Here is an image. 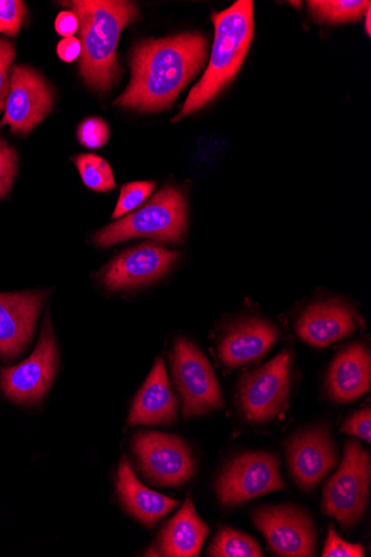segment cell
<instances>
[{
  "label": "cell",
  "instance_id": "obj_12",
  "mask_svg": "<svg viewBox=\"0 0 371 557\" xmlns=\"http://www.w3.org/2000/svg\"><path fill=\"white\" fill-rule=\"evenodd\" d=\"M252 521L275 554L288 557L314 555L316 532L312 521L295 506H264L253 511Z\"/></svg>",
  "mask_w": 371,
  "mask_h": 557
},
{
  "label": "cell",
  "instance_id": "obj_19",
  "mask_svg": "<svg viewBox=\"0 0 371 557\" xmlns=\"http://www.w3.org/2000/svg\"><path fill=\"white\" fill-rule=\"evenodd\" d=\"M371 384V360L369 350L354 344L343 350L333 362L329 373L330 396L339 403H349L362 397Z\"/></svg>",
  "mask_w": 371,
  "mask_h": 557
},
{
  "label": "cell",
  "instance_id": "obj_26",
  "mask_svg": "<svg viewBox=\"0 0 371 557\" xmlns=\"http://www.w3.org/2000/svg\"><path fill=\"white\" fill-rule=\"evenodd\" d=\"M18 172L16 148L0 138V200L11 191Z\"/></svg>",
  "mask_w": 371,
  "mask_h": 557
},
{
  "label": "cell",
  "instance_id": "obj_14",
  "mask_svg": "<svg viewBox=\"0 0 371 557\" xmlns=\"http://www.w3.org/2000/svg\"><path fill=\"white\" fill-rule=\"evenodd\" d=\"M46 293L0 294V359L13 362L29 345Z\"/></svg>",
  "mask_w": 371,
  "mask_h": 557
},
{
  "label": "cell",
  "instance_id": "obj_31",
  "mask_svg": "<svg viewBox=\"0 0 371 557\" xmlns=\"http://www.w3.org/2000/svg\"><path fill=\"white\" fill-rule=\"evenodd\" d=\"M370 408L361 410L350 417L342 428V432L354 435L366 442L370 443L371 441V413Z\"/></svg>",
  "mask_w": 371,
  "mask_h": 557
},
{
  "label": "cell",
  "instance_id": "obj_7",
  "mask_svg": "<svg viewBox=\"0 0 371 557\" xmlns=\"http://www.w3.org/2000/svg\"><path fill=\"white\" fill-rule=\"evenodd\" d=\"M58 362L55 335L47 318L32 356L16 367L0 369V387L5 396L16 404H36L54 382Z\"/></svg>",
  "mask_w": 371,
  "mask_h": 557
},
{
  "label": "cell",
  "instance_id": "obj_4",
  "mask_svg": "<svg viewBox=\"0 0 371 557\" xmlns=\"http://www.w3.org/2000/svg\"><path fill=\"white\" fill-rule=\"evenodd\" d=\"M186 227V198L178 188L168 186L138 211L96 233L94 243L111 247L133 238H152L177 244Z\"/></svg>",
  "mask_w": 371,
  "mask_h": 557
},
{
  "label": "cell",
  "instance_id": "obj_29",
  "mask_svg": "<svg viewBox=\"0 0 371 557\" xmlns=\"http://www.w3.org/2000/svg\"><path fill=\"white\" fill-rule=\"evenodd\" d=\"M79 143L87 148H101L110 138V126L102 119L89 117L77 129Z\"/></svg>",
  "mask_w": 371,
  "mask_h": 557
},
{
  "label": "cell",
  "instance_id": "obj_18",
  "mask_svg": "<svg viewBox=\"0 0 371 557\" xmlns=\"http://www.w3.org/2000/svg\"><path fill=\"white\" fill-rule=\"evenodd\" d=\"M271 322L250 319L233 325L220 343V358L227 367H239L263 357L279 339Z\"/></svg>",
  "mask_w": 371,
  "mask_h": 557
},
{
  "label": "cell",
  "instance_id": "obj_8",
  "mask_svg": "<svg viewBox=\"0 0 371 557\" xmlns=\"http://www.w3.org/2000/svg\"><path fill=\"white\" fill-rule=\"evenodd\" d=\"M133 451L141 472L157 485L181 486L195 474L190 448L177 436L138 432L133 438Z\"/></svg>",
  "mask_w": 371,
  "mask_h": 557
},
{
  "label": "cell",
  "instance_id": "obj_9",
  "mask_svg": "<svg viewBox=\"0 0 371 557\" xmlns=\"http://www.w3.org/2000/svg\"><path fill=\"white\" fill-rule=\"evenodd\" d=\"M285 487L277 457L264 451L239 455L226 467L217 483L220 500L227 506Z\"/></svg>",
  "mask_w": 371,
  "mask_h": 557
},
{
  "label": "cell",
  "instance_id": "obj_27",
  "mask_svg": "<svg viewBox=\"0 0 371 557\" xmlns=\"http://www.w3.org/2000/svg\"><path fill=\"white\" fill-rule=\"evenodd\" d=\"M27 17V7L22 0H0V33L15 37Z\"/></svg>",
  "mask_w": 371,
  "mask_h": 557
},
{
  "label": "cell",
  "instance_id": "obj_3",
  "mask_svg": "<svg viewBox=\"0 0 371 557\" xmlns=\"http://www.w3.org/2000/svg\"><path fill=\"white\" fill-rule=\"evenodd\" d=\"M215 41L205 75L193 87L174 122L200 111L239 73L253 37V3L238 0L213 15Z\"/></svg>",
  "mask_w": 371,
  "mask_h": 557
},
{
  "label": "cell",
  "instance_id": "obj_22",
  "mask_svg": "<svg viewBox=\"0 0 371 557\" xmlns=\"http://www.w3.org/2000/svg\"><path fill=\"white\" fill-rule=\"evenodd\" d=\"M310 14L317 21L329 24H342L359 21L370 9V2L363 0H312L308 2Z\"/></svg>",
  "mask_w": 371,
  "mask_h": 557
},
{
  "label": "cell",
  "instance_id": "obj_17",
  "mask_svg": "<svg viewBox=\"0 0 371 557\" xmlns=\"http://www.w3.org/2000/svg\"><path fill=\"white\" fill-rule=\"evenodd\" d=\"M357 322L345 304L329 300L312 304L297 323L299 337L314 347L330 346L354 333Z\"/></svg>",
  "mask_w": 371,
  "mask_h": 557
},
{
  "label": "cell",
  "instance_id": "obj_5",
  "mask_svg": "<svg viewBox=\"0 0 371 557\" xmlns=\"http://www.w3.org/2000/svg\"><path fill=\"white\" fill-rule=\"evenodd\" d=\"M371 480L370 454L358 442L345 444L344 460L324 491L326 515L345 529L356 525L364 515Z\"/></svg>",
  "mask_w": 371,
  "mask_h": 557
},
{
  "label": "cell",
  "instance_id": "obj_13",
  "mask_svg": "<svg viewBox=\"0 0 371 557\" xmlns=\"http://www.w3.org/2000/svg\"><path fill=\"white\" fill-rule=\"evenodd\" d=\"M180 258V251L154 244L139 245L127 249L106 267L100 281L111 290L131 289L163 277Z\"/></svg>",
  "mask_w": 371,
  "mask_h": 557
},
{
  "label": "cell",
  "instance_id": "obj_21",
  "mask_svg": "<svg viewBox=\"0 0 371 557\" xmlns=\"http://www.w3.org/2000/svg\"><path fill=\"white\" fill-rule=\"evenodd\" d=\"M209 534L207 525L198 517L190 497L173 518L159 540V548L164 556L197 557Z\"/></svg>",
  "mask_w": 371,
  "mask_h": 557
},
{
  "label": "cell",
  "instance_id": "obj_16",
  "mask_svg": "<svg viewBox=\"0 0 371 557\" xmlns=\"http://www.w3.org/2000/svg\"><path fill=\"white\" fill-rule=\"evenodd\" d=\"M178 400L172 391L163 359H158L136 395L131 425H171L177 421Z\"/></svg>",
  "mask_w": 371,
  "mask_h": 557
},
{
  "label": "cell",
  "instance_id": "obj_2",
  "mask_svg": "<svg viewBox=\"0 0 371 557\" xmlns=\"http://www.w3.org/2000/svg\"><path fill=\"white\" fill-rule=\"evenodd\" d=\"M70 7L79 22L82 78L94 90L109 91L122 73L121 34L138 18V8L125 0H74Z\"/></svg>",
  "mask_w": 371,
  "mask_h": 557
},
{
  "label": "cell",
  "instance_id": "obj_34",
  "mask_svg": "<svg viewBox=\"0 0 371 557\" xmlns=\"http://www.w3.org/2000/svg\"><path fill=\"white\" fill-rule=\"evenodd\" d=\"M364 15H366V23H364L366 32H367L368 36H370V29H371V26H370V9L367 11V13Z\"/></svg>",
  "mask_w": 371,
  "mask_h": 557
},
{
  "label": "cell",
  "instance_id": "obj_23",
  "mask_svg": "<svg viewBox=\"0 0 371 557\" xmlns=\"http://www.w3.org/2000/svg\"><path fill=\"white\" fill-rule=\"evenodd\" d=\"M214 557H262L259 544L249 535L234 529H222L209 547Z\"/></svg>",
  "mask_w": 371,
  "mask_h": 557
},
{
  "label": "cell",
  "instance_id": "obj_33",
  "mask_svg": "<svg viewBox=\"0 0 371 557\" xmlns=\"http://www.w3.org/2000/svg\"><path fill=\"white\" fill-rule=\"evenodd\" d=\"M55 28L65 38L74 37L79 29L78 18L72 11L62 12L57 18Z\"/></svg>",
  "mask_w": 371,
  "mask_h": 557
},
{
  "label": "cell",
  "instance_id": "obj_32",
  "mask_svg": "<svg viewBox=\"0 0 371 557\" xmlns=\"http://www.w3.org/2000/svg\"><path fill=\"white\" fill-rule=\"evenodd\" d=\"M58 54L66 63L76 61L82 55V44L76 37H69L58 45Z\"/></svg>",
  "mask_w": 371,
  "mask_h": 557
},
{
  "label": "cell",
  "instance_id": "obj_6",
  "mask_svg": "<svg viewBox=\"0 0 371 557\" xmlns=\"http://www.w3.org/2000/svg\"><path fill=\"white\" fill-rule=\"evenodd\" d=\"M171 360L174 381L183 398L185 419L197 418L223 407L224 399L218 377L198 347L186 338H180Z\"/></svg>",
  "mask_w": 371,
  "mask_h": 557
},
{
  "label": "cell",
  "instance_id": "obj_28",
  "mask_svg": "<svg viewBox=\"0 0 371 557\" xmlns=\"http://www.w3.org/2000/svg\"><path fill=\"white\" fill-rule=\"evenodd\" d=\"M16 59V49L8 38H0V113L5 112L11 87V70Z\"/></svg>",
  "mask_w": 371,
  "mask_h": 557
},
{
  "label": "cell",
  "instance_id": "obj_11",
  "mask_svg": "<svg viewBox=\"0 0 371 557\" xmlns=\"http://www.w3.org/2000/svg\"><path fill=\"white\" fill-rule=\"evenodd\" d=\"M0 127L9 126L14 135H28L46 120L54 106V95L46 79L33 67L15 65Z\"/></svg>",
  "mask_w": 371,
  "mask_h": 557
},
{
  "label": "cell",
  "instance_id": "obj_20",
  "mask_svg": "<svg viewBox=\"0 0 371 557\" xmlns=\"http://www.w3.org/2000/svg\"><path fill=\"white\" fill-rule=\"evenodd\" d=\"M118 491L126 510L149 528H152L180 505V500L144 486L135 476L127 460H123L120 466Z\"/></svg>",
  "mask_w": 371,
  "mask_h": 557
},
{
  "label": "cell",
  "instance_id": "obj_10",
  "mask_svg": "<svg viewBox=\"0 0 371 557\" xmlns=\"http://www.w3.org/2000/svg\"><path fill=\"white\" fill-rule=\"evenodd\" d=\"M290 352L283 351L242 380L240 408L248 421L268 422L284 410L290 389Z\"/></svg>",
  "mask_w": 371,
  "mask_h": 557
},
{
  "label": "cell",
  "instance_id": "obj_30",
  "mask_svg": "<svg viewBox=\"0 0 371 557\" xmlns=\"http://www.w3.org/2000/svg\"><path fill=\"white\" fill-rule=\"evenodd\" d=\"M366 552L360 544H351L342 540L333 527L323 552L324 557H363Z\"/></svg>",
  "mask_w": 371,
  "mask_h": 557
},
{
  "label": "cell",
  "instance_id": "obj_25",
  "mask_svg": "<svg viewBox=\"0 0 371 557\" xmlns=\"http://www.w3.org/2000/svg\"><path fill=\"white\" fill-rule=\"evenodd\" d=\"M153 189V182H133L125 184L122 187L113 219L123 218L125 214L138 209Z\"/></svg>",
  "mask_w": 371,
  "mask_h": 557
},
{
  "label": "cell",
  "instance_id": "obj_24",
  "mask_svg": "<svg viewBox=\"0 0 371 557\" xmlns=\"http://www.w3.org/2000/svg\"><path fill=\"white\" fill-rule=\"evenodd\" d=\"M84 184L95 191H111L116 187L111 165L95 154H83L74 159Z\"/></svg>",
  "mask_w": 371,
  "mask_h": 557
},
{
  "label": "cell",
  "instance_id": "obj_1",
  "mask_svg": "<svg viewBox=\"0 0 371 557\" xmlns=\"http://www.w3.org/2000/svg\"><path fill=\"white\" fill-rule=\"evenodd\" d=\"M207 46L197 33L141 41L131 55V83L115 106L146 113L169 109L201 70Z\"/></svg>",
  "mask_w": 371,
  "mask_h": 557
},
{
  "label": "cell",
  "instance_id": "obj_15",
  "mask_svg": "<svg viewBox=\"0 0 371 557\" xmlns=\"http://www.w3.org/2000/svg\"><path fill=\"white\" fill-rule=\"evenodd\" d=\"M287 457L296 483L310 491L336 467L337 448L330 431L318 426L296 434L287 444Z\"/></svg>",
  "mask_w": 371,
  "mask_h": 557
}]
</instances>
